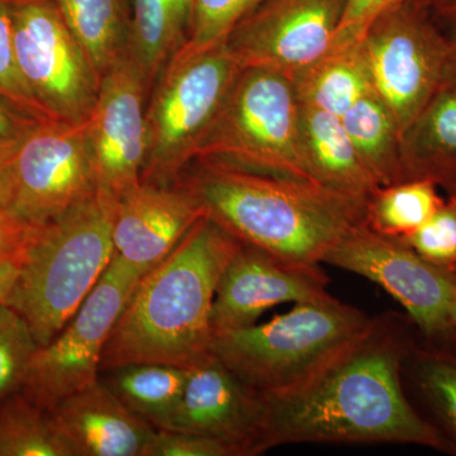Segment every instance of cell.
I'll return each instance as SVG.
<instances>
[{"label":"cell","instance_id":"cell-1","mask_svg":"<svg viewBox=\"0 0 456 456\" xmlns=\"http://www.w3.org/2000/svg\"><path fill=\"white\" fill-rule=\"evenodd\" d=\"M242 245L212 218H200L141 277L108 338L101 371L146 362L191 370L211 359L216 289Z\"/></svg>","mask_w":456,"mask_h":456},{"label":"cell","instance_id":"cell-2","mask_svg":"<svg viewBox=\"0 0 456 456\" xmlns=\"http://www.w3.org/2000/svg\"><path fill=\"white\" fill-rule=\"evenodd\" d=\"M403 346L375 329L310 388L266 399L265 450L298 443H403L445 449L401 386Z\"/></svg>","mask_w":456,"mask_h":456},{"label":"cell","instance_id":"cell-3","mask_svg":"<svg viewBox=\"0 0 456 456\" xmlns=\"http://www.w3.org/2000/svg\"><path fill=\"white\" fill-rule=\"evenodd\" d=\"M198 161L200 167L176 183L196 198L207 217L278 259L316 266L345 233L365 224L367 204L329 189Z\"/></svg>","mask_w":456,"mask_h":456},{"label":"cell","instance_id":"cell-4","mask_svg":"<svg viewBox=\"0 0 456 456\" xmlns=\"http://www.w3.org/2000/svg\"><path fill=\"white\" fill-rule=\"evenodd\" d=\"M377 329L362 311L326 294L294 303L265 323L213 335L212 356L270 401L310 388Z\"/></svg>","mask_w":456,"mask_h":456},{"label":"cell","instance_id":"cell-5","mask_svg":"<svg viewBox=\"0 0 456 456\" xmlns=\"http://www.w3.org/2000/svg\"><path fill=\"white\" fill-rule=\"evenodd\" d=\"M116 202L95 194L40 224L5 305L28 323L38 346L59 335L113 259Z\"/></svg>","mask_w":456,"mask_h":456},{"label":"cell","instance_id":"cell-6","mask_svg":"<svg viewBox=\"0 0 456 456\" xmlns=\"http://www.w3.org/2000/svg\"><path fill=\"white\" fill-rule=\"evenodd\" d=\"M299 108L288 75L266 68L240 69L198 147L197 160L318 185L303 154Z\"/></svg>","mask_w":456,"mask_h":456},{"label":"cell","instance_id":"cell-7","mask_svg":"<svg viewBox=\"0 0 456 456\" xmlns=\"http://www.w3.org/2000/svg\"><path fill=\"white\" fill-rule=\"evenodd\" d=\"M240 68L226 44L182 46L155 80L146 107L147 151L141 182L173 185L196 159Z\"/></svg>","mask_w":456,"mask_h":456},{"label":"cell","instance_id":"cell-8","mask_svg":"<svg viewBox=\"0 0 456 456\" xmlns=\"http://www.w3.org/2000/svg\"><path fill=\"white\" fill-rule=\"evenodd\" d=\"M358 42L371 88L402 139L448 77L449 40L436 9L424 0L399 3L375 18Z\"/></svg>","mask_w":456,"mask_h":456},{"label":"cell","instance_id":"cell-9","mask_svg":"<svg viewBox=\"0 0 456 456\" xmlns=\"http://www.w3.org/2000/svg\"><path fill=\"white\" fill-rule=\"evenodd\" d=\"M140 279L114 251L106 272L68 325L33 355L20 391L29 401L50 412L98 382L108 338Z\"/></svg>","mask_w":456,"mask_h":456},{"label":"cell","instance_id":"cell-10","mask_svg":"<svg viewBox=\"0 0 456 456\" xmlns=\"http://www.w3.org/2000/svg\"><path fill=\"white\" fill-rule=\"evenodd\" d=\"M23 79L53 121H88L101 77L53 0H9Z\"/></svg>","mask_w":456,"mask_h":456},{"label":"cell","instance_id":"cell-11","mask_svg":"<svg viewBox=\"0 0 456 456\" xmlns=\"http://www.w3.org/2000/svg\"><path fill=\"white\" fill-rule=\"evenodd\" d=\"M11 211L44 224L98 191L88 121L38 123L11 155Z\"/></svg>","mask_w":456,"mask_h":456},{"label":"cell","instance_id":"cell-12","mask_svg":"<svg viewBox=\"0 0 456 456\" xmlns=\"http://www.w3.org/2000/svg\"><path fill=\"white\" fill-rule=\"evenodd\" d=\"M323 263L382 287L426 336L439 338L455 330L450 320L455 278L398 240L379 235L365 224H358L341 237Z\"/></svg>","mask_w":456,"mask_h":456},{"label":"cell","instance_id":"cell-13","mask_svg":"<svg viewBox=\"0 0 456 456\" xmlns=\"http://www.w3.org/2000/svg\"><path fill=\"white\" fill-rule=\"evenodd\" d=\"M346 0H265L224 41L240 69L266 68L288 77L335 47Z\"/></svg>","mask_w":456,"mask_h":456},{"label":"cell","instance_id":"cell-14","mask_svg":"<svg viewBox=\"0 0 456 456\" xmlns=\"http://www.w3.org/2000/svg\"><path fill=\"white\" fill-rule=\"evenodd\" d=\"M146 92L139 66L127 53L102 77L88 119L97 193L112 202L141 183L147 151Z\"/></svg>","mask_w":456,"mask_h":456},{"label":"cell","instance_id":"cell-15","mask_svg":"<svg viewBox=\"0 0 456 456\" xmlns=\"http://www.w3.org/2000/svg\"><path fill=\"white\" fill-rule=\"evenodd\" d=\"M326 285L318 265L288 263L244 244L218 281L212 305L213 335L253 326L275 305L326 296Z\"/></svg>","mask_w":456,"mask_h":456},{"label":"cell","instance_id":"cell-16","mask_svg":"<svg viewBox=\"0 0 456 456\" xmlns=\"http://www.w3.org/2000/svg\"><path fill=\"white\" fill-rule=\"evenodd\" d=\"M266 399L212 356L191 369L171 430L203 435L226 444L236 456L265 450Z\"/></svg>","mask_w":456,"mask_h":456},{"label":"cell","instance_id":"cell-17","mask_svg":"<svg viewBox=\"0 0 456 456\" xmlns=\"http://www.w3.org/2000/svg\"><path fill=\"white\" fill-rule=\"evenodd\" d=\"M204 211L182 185L141 182L114 209V251L142 277L165 259Z\"/></svg>","mask_w":456,"mask_h":456},{"label":"cell","instance_id":"cell-18","mask_svg":"<svg viewBox=\"0 0 456 456\" xmlns=\"http://www.w3.org/2000/svg\"><path fill=\"white\" fill-rule=\"evenodd\" d=\"M50 415L74 456H145L156 432L101 379Z\"/></svg>","mask_w":456,"mask_h":456},{"label":"cell","instance_id":"cell-19","mask_svg":"<svg viewBox=\"0 0 456 456\" xmlns=\"http://www.w3.org/2000/svg\"><path fill=\"white\" fill-rule=\"evenodd\" d=\"M299 132L303 154L317 184L367 204L379 187L362 164L341 118L301 103Z\"/></svg>","mask_w":456,"mask_h":456},{"label":"cell","instance_id":"cell-20","mask_svg":"<svg viewBox=\"0 0 456 456\" xmlns=\"http://www.w3.org/2000/svg\"><path fill=\"white\" fill-rule=\"evenodd\" d=\"M402 182L444 185L456 174V86L445 82L401 139Z\"/></svg>","mask_w":456,"mask_h":456},{"label":"cell","instance_id":"cell-21","mask_svg":"<svg viewBox=\"0 0 456 456\" xmlns=\"http://www.w3.org/2000/svg\"><path fill=\"white\" fill-rule=\"evenodd\" d=\"M193 0H130L128 53L147 92L188 40Z\"/></svg>","mask_w":456,"mask_h":456},{"label":"cell","instance_id":"cell-22","mask_svg":"<svg viewBox=\"0 0 456 456\" xmlns=\"http://www.w3.org/2000/svg\"><path fill=\"white\" fill-rule=\"evenodd\" d=\"M290 79L299 103L338 118L373 90L359 42L335 47Z\"/></svg>","mask_w":456,"mask_h":456},{"label":"cell","instance_id":"cell-23","mask_svg":"<svg viewBox=\"0 0 456 456\" xmlns=\"http://www.w3.org/2000/svg\"><path fill=\"white\" fill-rule=\"evenodd\" d=\"M108 387L155 430H171L191 370L165 364H131L110 370Z\"/></svg>","mask_w":456,"mask_h":456},{"label":"cell","instance_id":"cell-24","mask_svg":"<svg viewBox=\"0 0 456 456\" xmlns=\"http://www.w3.org/2000/svg\"><path fill=\"white\" fill-rule=\"evenodd\" d=\"M99 77L128 53L130 9L123 0H53Z\"/></svg>","mask_w":456,"mask_h":456},{"label":"cell","instance_id":"cell-25","mask_svg":"<svg viewBox=\"0 0 456 456\" xmlns=\"http://www.w3.org/2000/svg\"><path fill=\"white\" fill-rule=\"evenodd\" d=\"M341 122L378 187L401 183V134L374 90L360 98Z\"/></svg>","mask_w":456,"mask_h":456},{"label":"cell","instance_id":"cell-26","mask_svg":"<svg viewBox=\"0 0 456 456\" xmlns=\"http://www.w3.org/2000/svg\"><path fill=\"white\" fill-rule=\"evenodd\" d=\"M436 187L431 180L412 179L378 188L369 198L365 224L391 239L415 232L445 202Z\"/></svg>","mask_w":456,"mask_h":456},{"label":"cell","instance_id":"cell-27","mask_svg":"<svg viewBox=\"0 0 456 456\" xmlns=\"http://www.w3.org/2000/svg\"><path fill=\"white\" fill-rule=\"evenodd\" d=\"M0 456H74L49 411L22 392L0 401Z\"/></svg>","mask_w":456,"mask_h":456},{"label":"cell","instance_id":"cell-28","mask_svg":"<svg viewBox=\"0 0 456 456\" xmlns=\"http://www.w3.org/2000/svg\"><path fill=\"white\" fill-rule=\"evenodd\" d=\"M38 347L25 318L0 305V401L22 391Z\"/></svg>","mask_w":456,"mask_h":456},{"label":"cell","instance_id":"cell-29","mask_svg":"<svg viewBox=\"0 0 456 456\" xmlns=\"http://www.w3.org/2000/svg\"><path fill=\"white\" fill-rule=\"evenodd\" d=\"M263 2L265 0H193L188 40L183 46L204 50L222 44Z\"/></svg>","mask_w":456,"mask_h":456},{"label":"cell","instance_id":"cell-30","mask_svg":"<svg viewBox=\"0 0 456 456\" xmlns=\"http://www.w3.org/2000/svg\"><path fill=\"white\" fill-rule=\"evenodd\" d=\"M398 240L432 265L456 275V200L450 198L419 230Z\"/></svg>","mask_w":456,"mask_h":456},{"label":"cell","instance_id":"cell-31","mask_svg":"<svg viewBox=\"0 0 456 456\" xmlns=\"http://www.w3.org/2000/svg\"><path fill=\"white\" fill-rule=\"evenodd\" d=\"M0 95L36 121H53L33 95L18 66L9 0H0Z\"/></svg>","mask_w":456,"mask_h":456},{"label":"cell","instance_id":"cell-32","mask_svg":"<svg viewBox=\"0 0 456 456\" xmlns=\"http://www.w3.org/2000/svg\"><path fill=\"white\" fill-rule=\"evenodd\" d=\"M419 384L456 440V359L443 354H424L419 358Z\"/></svg>","mask_w":456,"mask_h":456},{"label":"cell","instance_id":"cell-33","mask_svg":"<svg viewBox=\"0 0 456 456\" xmlns=\"http://www.w3.org/2000/svg\"><path fill=\"white\" fill-rule=\"evenodd\" d=\"M145 456H236L220 440L191 432L156 430Z\"/></svg>","mask_w":456,"mask_h":456},{"label":"cell","instance_id":"cell-34","mask_svg":"<svg viewBox=\"0 0 456 456\" xmlns=\"http://www.w3.org/2000/svg\"><path fill=\"white\" fill-rule=\"evenodd\" d=\"M402 2L406 0H346L335 47L358 42L375 18Z\"/></svg>","mask_w":456,"mask_h":456},{"label":"cell","instance_id":"cell-35","mask_svg":"<svg viewBox=\"0 0 456 456\" xmlns=\"http://www.w3.org/2000/svg\"><path fill=\"white\" fill-rule=\"evenodd\" d=\"M38 227L11 209H0V259L22 260Z\"/></svg>","mask_w":456,"mask_h":456},{"label":"cell","instance_id":"cell-36","mask_svg":"<svg viewBox=\"0 0 456 456\" xmlns=\"http://www.w3.org/2000/svg\"><path fill=\"white\" fill-rule=\"evenodd\" d=\"M38 123L0 95V155L12 154Z\"/></svg>","mask_w":456,"mask_h":456},{"label":"cell","instance_id":"cell-37","mask_svg":"<svg viewBox=\"0 0 456 456\" xmlns=\"http://www.w3.org/2000/svg\"><path fill=\"white\" fill-rule=\"evenodd\" d=\"M449 40V66L446 82L456 86V9L435 7Z\"/></svg>","mask_w":456,"mask_h":456},{"label":"cell","instance_id":"cell-38","mask_svg":"<svg viewBox=\"0 0 456 456\" xmlns=\"http://www.w3.org/2000/svg\"><path fill=\"white\" fill-rule=\"evenodd\" d=\"M20 263L18 259H0V305L7 303L20 277Z\"/></svg>","mask_w":456,"mask_h":456},{"label":"cell","instance_id":"cell-39","mask_svg":"<svg viewBox=\"0 0 456 456\" xmlns=\"http://www.w3.org/2000/svg\"><path fill=\"white\" fill-rule=\"evenodd\" d=\"M11 155H0V209H11L13 200Z\"/></svg>","mask_w":456,"mask_h":456},{"label":"cell","instance_id":"cell-40","mask_svg":"<svg viewBox=\"0 0 456 456\" xmlns=\"http://www.w3.org/2000/svg\"><path fill=\"white\" fill-rule=\"evenodd\" d=\"M444 188H445L446 191H448L449 197L454 198V200H456V174L454 176H452V179L449 180L448 183H446L445 185H444Z\"/></svg>","mask_w":456,"mask_h":456},{"label":"cell","instance_id":"cell-41","mask_svg":"<svg viewBox=\"0 0 456 456\" xmlns=\"http://www.w3.org/2000/svg\"><path fill=\"white\" fill-rule=\"evenodd\" d=\"M450 320H452V326L456 329V289L454 297H452V305H450Z\"/></svg>","mask_w":456,"mask_h":456},{"label":"cell","instance_id":"cell-42","mask_svg":"<svg viewBox=\"0 0 456 456\" xmlns=\"http://www.w3.org/2000/svg\"><path fill=\"white\" fill-rule=\"evenodd\" d=\"M424 2L430 3L434 7H444V5H448L449 3H452V0H424Z\"/></svg>","mask_w":456,"mask_h":456},{"label":"cell","instance_id":"cell-43","mask_svg":"<svg viewBox=\"0 0 456 456\" xmlns=\"http://www.w3.org/2000/svg\"><path fill=\"white\" fill-rule=\"evenodd\" d=\"M437 8H455L456 9V0H452V2L449 3L448 5H444V7H437Z\"/></svg>","mask_w":456,"mask_h":456},{"label":"cell","instance_id":"cell-44","mask_svg":"<svg viewBox=\"0 0 456 456\" xmlns=\"http://www.w3.org/2000/svg\"><path fill=\"white\" fill-rule=\"evenodd\" d=\"M123 2H125V4L130 9V0H123Z\"/></svg>","mask_w":456,"mask_h":456},{"label":"cell","instance_id":"cell-45","mask_svg":"<svg viewBox=\"0 0 456 456\" xmlns=\"http://www.w3.org/2000/svg\"><path fill=\"white\" fill-rule=\"evenodd\" d=\"M455 281H456V275H455Z\"/></svg>","mask_w":456,"mask_h":456}]
</instances>
